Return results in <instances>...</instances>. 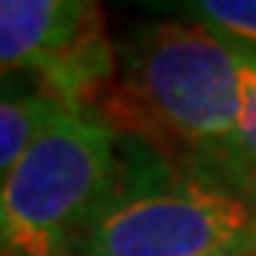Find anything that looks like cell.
<instances>
[{
    "instance_id": "6da1fadb",
    "label": "cell",
    "mask_w": 256,
    "mask_h": 256,
    "mask_svg": "<svg viewBox=\"0 0 256 256\" xmlns=\"http://www.w3.org/2000/svg\"><path fill=\"white\" fill-rule=\"evenodd\" d=\"M244 50L198 22H145L118 46L114 74L90 108L158 158L226 176L244 114Z\"/></svg>"
},
{
    "instance_id": "7a4b0ae2",
    "label": "cell",
    "mask_w": 256,
    "mask_h": 256,
    "mask_svg": "<svg viewBox=\"0 0 256 256\" xmlns=\"http://www.w3.org/2000/svg\"><path fill=\"white\" fill-rule=\"evenodd\" d=\"M256 253V192L154 154L124 164L71 256Z\"/></svg>"
},
{
    "instance_id": "3957f363",
    "label": "cell",
    "mask_w": 256,
    "mask_h": 256,
    "mask_svg": "<svg viewBox=\"0 0 256 256\" xmlns=\"http://www.w3.org/2000/svg\"><path fill=\"white\" fill-rule=\"evenodd\" d=\"M118 173V133L86 108H65L0 182L4 253L71 256Z\"/></svg>"
},
{
    "instance_id": "277c9868",
    "label": "cell",
    "mask_w": 256,
    "mask_h": 256,
    "mask_svg": "<svg viewBox=\"0 0 256 256\" xmlns=\"http://www.w3.org/2000/svg\"><path fill=\"white\" fill-rule=\"evenodd\" d=\"M118 50L86 0H0V74L34 71L68 108H86L112 80Z\"/></svg>"
},
{
    "instance_id": "5b68a950",
    "label": "cell",
    "mask_w": 256,
    "mask_h": 256,
    "mask_svg": "<svg viewBox=\"0 0 256 256\" xmlns=\"http://www.w3.org/2000/svg\"><path fill=\"white\" fill-rule=\"evenodd\" d=\"M68 105H62L46 90L22 96H0V182L12 167L22 160V154L34 145L46 126L56 120Z\"/></svg>"
},
{
    "instance_id": "8992f818",
    "label": "cell",
    "mask_w": 256,
    "mask_h": 256,
    "mask_svg": "<svg viewBox=\"0 0 256 256\" xmlns=\"http://www.w3.org/2000/svg\"><path fill=\"white\" fill-rule=\"evenodd\" d=\"M188 22L256 56V0H194L182 6Z\"/></svg>"
},
{
    "instance_id": "52a82bcc",
    "label": "cell",
    "mask_w": 256,
    "mask_h": 256,
    "mask_svg": "<svg viewBox=\"0 0 256 256\" xmlns=\"http://www.w3.org/2000/svg\"><path fill=\"white\" fill-rule=\"evenodd\" d=\"M244 78H247L244 114H241L238 136L228 148V158H226V176L238 186L256 192V56H250V52L244 65Z\"/></svg>"
},
{
    "instance_id": "ba28073f",
    "label": "cell",
    "mask_w": 256,
    "mask_h": 256,
    "mask_svg": "<svg viewBox=\"0 0 256 256\" xmlns=\"http://www.w3.org/2000/svg\"><path fill=\"white\" fill-rule=\"evenodd\" d=\"M226 256H256V253H226Z\"/></svg>"
},
{
    "instance_id": "9c48e42d",
    "label": "cell",
    "mask_w": 256,
    "mask_h": 256,
    "mask_svg": "<svg viewBox=\"0 0 256 256\" xmlns=\"http://www.w3.org/2000/svg\"><path fill=\"white\" fill-rule=\"evenodd\" d=\"M0 256H6V253H4V244H0Z\"/></svg>"
}]
</instances>
